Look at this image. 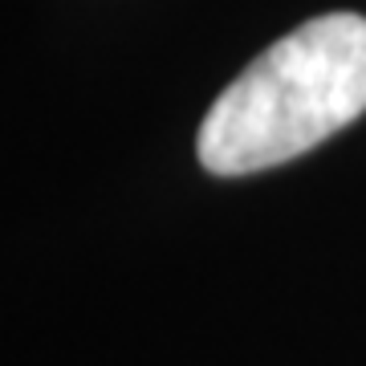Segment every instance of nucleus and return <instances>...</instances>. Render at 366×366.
<instances>
[{"label": "nucleus", "instance_id": "f257e3e1", "mask_svg": "<svg viewBox=\"0 0 366 366\" xmlns=\"http://www.w3.org/2000/svg\"><path fill=\"white\" fill-rule=\"evenodd\" d=\"M366 110V16L326 13L252 61L199 122L204 171L236 179L281 167Z\"/></svg>", "mask_w": 366, "mask_h": 366}]
</instances>
